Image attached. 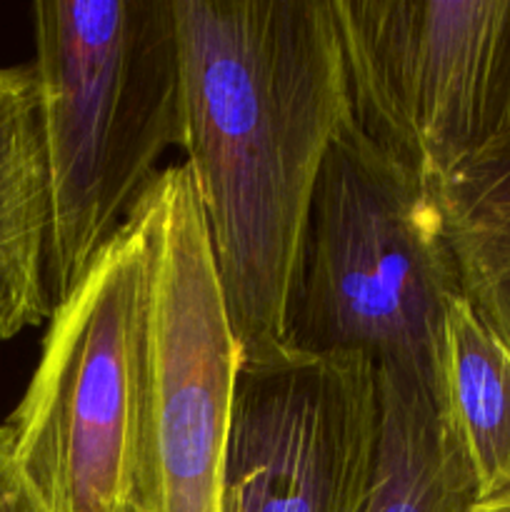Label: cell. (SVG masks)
Instances as JSON below:
<instances>
[{
  "mask_svg": "<svg viewBox=\"0 0 510 512\" xmlns=\"http://www.w3.org/2000/svg\"><path fill=\"white\" fill-rule=\"evenodd\" d=\"M185 168L243 363L285 350L320 165L348 118L333 0H175Z\"/></svg>",
  "mask_w": 510,
  "mask_h": 512,
  "instance_id": "cell-1",
  "label": "cell"
},
{
  "mask_svg": "<svg viewBox=\"0 0 510 512\" xmlns=\"http://www.w3.org/2000/svg\"><path fill=\"white\" fill-rule=\"evenodd\" d=\"M33 30L58 305L183 145L180 35L175 0H40Z\"/></svg>",
  "mask_w": 510,
  "mask_h": 512,
  "instance_id": "cell-2",
  "label": "cell"
},
{
  "mask_svg": "<svg viewBox=\"0 0 510 512\" xmlns=\"http://www.w3.org/2000/svg\"><path fill=\"white\" fill-rule=\"evenodd\" d=\"M458 295L435 188L385 158L348 115L315 183L285 348L355 355L440 403V345Z\"/></svg>",
  "mask_w": 510,
  "mask_h": 512,
  "instance_id": "cell-3",
  "label": "cell"
},
{
  "mask_svg": "<svg viewBox=\"0 0 510 512\" xmlns=\"http://www.w3.org/2000/svg\"><path fill=\"white\" fill-rule=\"evenodd\" d=\"M150 225L143 203L53 305L8 425L43 512H143Z\"/></svg>",
  "mask_w": 510,
  "mask_h": 512,
  "instance_id": "cell-4",
  "label": "cell"
},
{
  "mask_svg": "<svg viewBox=\"0 0 510 512\" xmlns=\"http://www.w3.org/2000/svg\"><path fill=\"white\" fill-rule=\"evenodd\" d=\"M348 115L435 188L510 130V0H333Z\"/></svg>",
  "mask_w": 510,
  "mask_h": 512,
  "instance_id": "cell-5",
  "label": "cell"
},
{
  "mask_svg": "<svg viewBox=\"0 0 510 512\" xmlns=\"http://www.w3.org/2000/svg\"><path fill=\"white\" fill-rule=\"evenodd\" d=\"M150 225L143 512H223L240 345L230 325L193 180L160 170Z\"/></svg>",
  "mask_w": 510,
  "mask_h": 512,
  "instance_id": "cell-6",
  "label": "cell"
},
{
  "mask_svg": "<svg viewBox=\"0 0 510 512\" xmlns=\"http://www.w3.org/2000/svg\"><path fill=\"white\" fill-rule=\"evenodd\" d=\"M380 440L378 370L285 348L240 363L223 512H355Z\"/></svg>",
  "mask_w": 510,
  "mask_h": 512,
  "instance_id": "cell-7",
  "label": "cell"
},
{
  "mask_svg": "<svg viewBox=\"0 0 510 512\" xmlns=\"http://www.w3.org/2000/svg\"><path fill=\"white\" fill-rule=\"evenodd\" d=\"M48 170L33 63L0 68V340L50 318Z\"/></svg>",
  "mask_w": 510,
  "mask_h": 512,
  "instance_id": "cell-8",
  "label": "cell"
},
{
  "mask_svg": "<svg viewBox=\"0 0 510 512\" xmlns=\"http://www.w3.org/2000/svg\"><path fill=\"white\" fill-rule=\"evenodd\" d=\"M440 413L475 500L510 485V345L458 295L440 345Z\"/></svg>",
  "mask_w": 510,
  "mask_h": 512,
  "instance_id": "cell-9",
  "label": "cell"
},
{
  "mask_svg": "<svg viewBox=\"0 0 510 512\" xmlns=\"http://www.w3.org/2000/svg\"><path fill=\"white\" fill-rule=\"evenodd\" d=\"M380 440L355 512H468L475 485L433 393L378 373Z\"/></svg>",
  "mask_w": 510,
  "mask_h": 512,
  "instance_id": "cell-10",
  "label": "cell"
},
{
  "mask_svg": "<svg viewBox=\"0 0 510 512\" xmlns=\"http://www.w3.org/2000/svg\"><path fill=\"white\" fill-rule=\"evenodd\" d=\"M463 298L510 345V130L435 185Z\"/></svg>",
  "mask_w": 510,
  "mask_h": 512,
  "instance_id": "cell-11",
  "label": "cell"
},
{
  "mask_svg": "<svg viewBox=\"0 0 510 512\" xmlns=\"http://www.w3.org/2000/svg\"><path fill=\"white\" fill-rule=\"evenodd\" d=\"M0 512H43L15 463L8 425H0Z\"/></svg>",
  "mask_w": 510,
  "mask_h": 512,
  "instance_id": "cell-12",
  "label": "cell"
},
{
  "mask_svg": "<svg viewBox=\"0 0 510 512\" xmlns=\"http://www.w3.org/2000/svg\"><path fill=\"white\" fill-rule=\"evenodd\" d=\"M468 512H510V485L500 490V493L488 495L483 500H475Z\"/></svg>",
  "mask_w": 510,
  "mask_h": 512,
  "instance_id": "cell-13",
  "label": "cell"
}]
</instances>
